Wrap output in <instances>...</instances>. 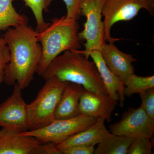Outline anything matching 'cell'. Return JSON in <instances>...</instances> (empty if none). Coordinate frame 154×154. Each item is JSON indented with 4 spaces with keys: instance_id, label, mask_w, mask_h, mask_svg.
<instances>
[{
    "instance_id": "30bf717a",
    "label": "cell",
    "mask_w": 154,
    "mask_h": 154,
    "mask_svg": "<svg viewBox=\"0 0 154 154\" xmlns=\"http://www.w3.org/2000/svg\"><path fill=\"white\" fill-rule=\"evenodd\" d=\"M117 102L108 95H101L84 89L79 103V115L104 118L110 122Z\"/></svg>"
},
{
    "instance_id": "603a6c76",
    "label": "cell",
    "mask_w": 154,
    "mask_h": 154,
    "mask_svg": "<svg viewBox=\"0 0 154 154\" xmlns=\"http://www.w3.org/2000/svg\"><path fill=\"white\" fill-rule=\"evenodd\" d=\"M66 8L67 19L77 20L81 17V10L84 0H63Z\"/></svg>"
},
{
    "instance_id": "277c9868",
    "label": "cell",
    "mask_w": 154,
    "mask_h": 154,
    "mask_svg": "<svg viewBox=\"0 0 154 154\" xmlns=\"http://www.w3.org/2000/svg\"><path fill=\"white\" fill-rule=\"evenodd\" d=\"M35 99L28 105L31 129L46 126L55 120L54 113L67 82L55 77L45 80Z\"/></svg>"
},
{
    "instance_id": "7402d4cb",
    "label": "cell",
    "mask_w": 154,
    "mask_h": 154,
    "mask_svg": "<svg viewBox=\"0 0 154 154\" xmlns=\"http://www.w3.org/2000/svg\"><path fill=\"white\" fill-rule=\"evenodd\" d=\"M139 95L141 100L140 107L150 117L154 119V88Z\"/></svg>"
},
{
    "instance_id": "d6986e66",
    "label": "cell",
    "mask_w": 154,
    "mask_h": 154,
    "mask_svg": "<svg viewBox=\"0 0 154 154\" xmlns=\"http://www.w3.org/2000/svg\"><path fill=\"white\" fill-rule=\"evenodd\" d=\"M33 12L36 20L37 31H42L47 28L50 23L45 22L43 13L48 11V8L54 0H22Z\"/></svg>"
},
{
    "instance_id": "ffe728a7",
    "label": "cell",
    "mask_w": 154,
    "mask_h": 154,
    "mask_svg": "<svg viewBox=\"0 0 154 154\" xmlns=\"http://www.w3.org/2000/svg\"><path fill=\"white\" fill-rule=\"evenodd\" d=\"M151 139L138 137L134 138L128 151L127 154H151L153 147Z\"/></svg>"
},
{
    "instance_id": "ac0fdd59",
    "label": "cell",
    "mask_w": 154,
    "mask_h": 154,
    "mask_svg": "<svg viewBox=\"0 0 154 154\" xmlns=\"http://www.w3.org/2000/svg\"><path fill=\"white\" fill-rule=\"evenodd\" d=\"M124 84L125 96L130 97L154 88V76H140L134 73L126 79Z\"/></svg>"
},
{
    "instance_id": "4fadbf2b",
    "label": "cell",
    "mask_w": 154,
    "mask_h": 154,
    "mask_svg": "<svg viewBox=\"0 0 154 154\" xmlns=\"http://www.w3.org/2000/svg\"><path fill=\"white\" fill-rule=\"evenodd\" d=\"M89 57L99 71L107 94L116 102H119L120 107H123L125 99L124 82L108 68L102 58L101 51H93L89 54Z\"/></svg>"
},
{
    "instance_id": "6da1fadb",
    "label": "cell",
    "mask_w": 154,
    "mask_h": 154,
    "mask_svg": "<svg viewBox=\"0 0 154 154\" xmlns=\"http://www.w3.org/2000/svg\"><path fill=\"white\" fill-rule=\"evenodd\" d=\"M37 32L28 24L9 28L3 35L11 54L4 75V82L8 85L17 84L24 90L33 81L42 56Z\"/></svg>"
},
{
    "instance_id": "cb8c5ba5",
    "label": "cell",
    "mask_w": 154,
    "mask_h": 154,
    "mask_svg": "<svg viewBox=\"0 0 154 154\" xmlns=\"http://www.w3.org/2000/svg\"><path fill=\"white\" fill-rule=\"evenodd\" d=\"M95 146L75 145L60 149L62 154H94Z\"/></svg>"
},
{
    "instance_id": "d4e9b609",
    "label": "cell",
    "mask_w": 154,
    "mask_h": 154,
    "mask_svg": "<svg viewBox=\"0 0 154 154\" xmlns=\"http://www.w3.org/2000/svg\"><path fill=\"white\" fill-rule=\"evenodd\" d=\"M33 154H62L60 149L53 143H40L34 150Z\"/></svg>"
},
{
    "instance_id": "ba28073f",
    "label": "cell",
    "mask_w": 154,
    "mask_h": 154,
    "mask_svg": "<svg viewBox=\"0 0 154 154\" xmlns=\"http://www.w3.org/2000/svg\"><path fill=\"white\" fill-rule=\"evenodd\" d=\"M14 86L11 96L0 105V126L19 132L30 131L31 122L28 104L22 97V89L17 84Z\"/></svg>"
},
{
    "instance_id": "3957f363",
    "label": "cell",
    "mask_w": 154,
    "mask_h": 154,
    "mask_svg": "<svg viewBox=\"0 0 154 154\" xmlns=\"http://www.w3.org/2000/svg\"><path fill=\"white\" fill-rule=\"evenodd\" d=\"M79 28L77 20L67 19L65 16L51 19L47 28L38 31L36 37L41 45L42 56L36 73L42 76L50 63L62 53L81 48Z\"/></svg>"
},
{
    "instance_id": "e0dca14e",
    "label": "cell",
    "mask_w": 154,
    "mask_h": 154,
    "mask_svg": "<svg viewBox=\"0 0 154 154\" xmlns=\"http://www.w3.org/2000/svg\"><path fill=\"white\" fill-rule=\"evenodd\" d=\"M28 22L29 18L27 16L17 12L12 0H0V31L28 25Z\"/></svg>"
},
{
    "instance_id": "52a82bcc",
    "label": "cell",
    "mask_w": 154,
    "mask_h": 154,
    "mask_svg": "<svg viewBox=\"0 0 154 154\" xmlns=\"http://www.w3.org/2000/svg\"><path fill=\"white\" fill-rule=\"evenodd\" d=\"M97 119L85 115H79L67 119H55L41 128L20 133L36 138L41 143H53L57 145L88 128L94 124Z\"/></svg>"
},
{
    "instance_id": "5b68a950",
    "label": "cell",
    "mask_w": 154,
    "mask_h": 154,
    "mask_svg": "<svg viewBox=\"0 0 154 154\" xmlns=\"http://www.w3.org/2000/svg\"><path fill=\"white\" fill-rule=\"evenodd\" d=\"M154 16V0H105L102 9L104 17V39L108 43L119 40L111 36V30L114 24L133 19L141 9Z\"/></svg>"
},
{
    "instance_id": "9c48e42d",
    "label": "cell",
    "mask_w": 154,
    "mask_h": 154,
    "mask_svg": "<svg viewBox=\"0 0 154 154\" xmlns=\"http://www.w3.org/2000/svg\"><path fill=\"white\" fill-rule=\"evenodd\" d=\"M109 129L111 133L117 135L151 139L154 133V119L140 107H131L122 113L119 121L110 125Z\"/></svg>"
},
{
    "instance_id": "7a4b0ae2",
    "label": "cell",
    "mask_w": 154,
    "mask_h": 154,
    "mask_svg": "<svg viewBox=\"0 0 154 154\" xmlns=\"http://www.w3.org/2000/svg\"><path fill=\"white\" fill-rule=\"evenodd\" d=\"M52 77L81 85L93 93L108 95L95 63L79 50H67L56 57L42 75L45 80Z\"/></svg>"
},
{
    "instance_id": "2e32d148",
    "label": "cell",
    "mask_w": 154,
    "mask_h": 154,
    "mask_svg": "<svg viewBox=\"0 0 154 154\" xmlns=\"http://www.w3.org/2000/svg\"><path fill=\"white\" fill-rule=\"evenodd\" d=\"M134 138L117 135L110 133L98 144L94 154H127Z\"/></svg>"
},
{
    "instance_id": "5bb4252c",
    "label": "cell",
    "mask_w": 154,
    "mask_h": 154,
    "mask_svg": "<svg viewBox=\"0 0 154 154\" xmlns=\"http://www.w3.org/2000/svg\"><path fill=\"white\" fill-rule=\"evenodd\" d=\"M84 88L81 85L67 82L54 113L55 119L73 118L79 114V103Z\"/></svg>"
},
{
    "instance_id": "8992f818",
    "label": "cell",
    "mask_w": 154,
    "mask_h": 154,
    "mask_svg": "<svg viewBox=\"0 0 154 154\" xmlns=\"http://www.w3.org/2000/svg\"><path fill=\"white\" fill-rule=\"evenodd\" d=\"M105 0H84L81 16L86 17L84 28L78 33L80 41H85V50L81 52L87 57L93 51H101L105 44L102 9Z\"/></svg>"
},
{
    "instance_id": "9a60e30c",
    "label": "cell",
    "mask_w": 154,
    "mask_h": 154,
    "mask_svg": "<svg viewBox=\"0 0 154 154\" xmlns=\"http://www.w3.org/2000/svg\"><path fill=\"white\" fill-rule=\"evenodd\" d=\"M105 121L104 118L97 119L91 126L57 145V147L61 149L75 145L95 146L110 134L105 126Z\"/></svg>"
},
{
    "instance_id": "44dd1931",
    "label": "cell",
    "mask_w": 154,
    "mask_h": 154,
    "mask_svg": "<svg viewBox=\"0 0 154 154\" xmlns=\"http://www.w3.org/2000/svg\"><path fill=\"white\" fill-rule=\"evenodd\" d=\"M11 59L10 50L0 31V85L4 81L5 71Z\"/></svg>"
},
{
    "instance_id": "7c38bea8",
    "label": "cell",
    "mask_w": 154,
    "mask_h": 154,
    "mask_svg": "<svg viewBox=\"0 0 154 154\" xmlns=\"http://www.w3.org/2000/svg\"><path fill=\"white\" fill-rule=\"evenodd\" d=\"M41 143L36 138L2 128L0 130V154H33Z\"/></svg>"
},
{
    "instance_id": "8fae6325",
    "label": "cell",
    "mask_w": 154,
    "mask_h": 154,
    "mask_svg": "<svg viewBox=\"0 0 154 154\" xmlns=\"http://www.w3.org/2000/svg\"><path fill=\"white\" fill-rule=\"evenodd\" d=\"M102 58L108 68L123 82L134 73L133 63L137 59L119 50L114 43L105 42L101 50Z\"/></svg>"
}]
</instances>
